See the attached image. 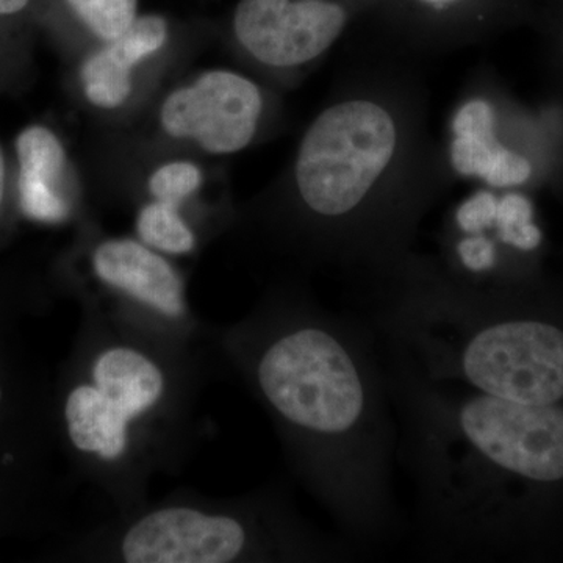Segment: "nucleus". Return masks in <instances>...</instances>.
Instances as JSON below:
<instances>
[{
  "mask_svg": "<svg viewBox=\"0 0 563 563\" xmlns=\"http://www.w3.org/2000/svg\"><path fill=\"white\" fill-rule=\"evenodd\" d=\"M209 343L218 368L268 415L292 476L335 532L366 555L398 539V422L365 318L333 312L287 280L239 320L211 324Z\"/></svg>",
  "mask_w": 563,
  "mask_h": 563,
  "instance_id": "1",
  "label": "nucleus"
},
{
  "mask_svg": "<svg viewBox=\"0 0 563 563\" xmlns=\"http://www.w3.org/2000/svg\"><path fill=\"white\" fill-rule=\"evenodd\" d=\"M413 58L380 46L355 63L252 210L258 233L301 269L355 284L390 272L454 184Z\"/></svg>",
  "mask_w": 563,
  "mask_h": 563,
  "instance_id": "2",
  "label": "nucleus"
},
{
  "mask_svg": "<svg viewBox=\"0 0 563 563\" xmlns=\"http://www.w3.org/2000/svg\"><path fill=\"white\" fill-rule=\"evenodd\" d=\"M383 357L396 455L412 484L415 554L439 562L550 554L563 539V404L507 401Z\"/></svg>",
  "mask_w": 563,
  "mask_h": 563,
  "instance_id": "3",
  "label": "nucleus"
},
{
  "mask_svg": "<svg viewBox=\"0 0 563 563\" xmlns=\"http://www.w3.org/2000/svg\"><path fill=\"white\" fill-rule=\"evenodd\" d=\"M210 343L177 344L84 309L63 377L58 422L84 485L111 514L150 501L202 435L199 402L217 369Z\"/></svg>",
  "mask_w": 563,
  "mask_h": 563,
  "instance_id": "4",
  "label": "nucleus"
},
{
  "mask_svg": "<svg viewBox=\"0 0 563 563\" xmlns=\"http://www.w3.org/2000/svg\"><path fill=\"white\" fill-rule=\"evenodd\" d=\"M383 351L435 380L533 406L563 404V282L481 287L413 251L358 285Z\"/></svg>",
  "mask_w": 563,
  "mask_h": 563,
  "instance_id": "5",
  "label": "nucleus"
},
{
  "mask_svg": "<svg viewBox=\"0 0 563 563\" xmlns=\"http://www.w3.org/2000/svg\"><path fill=\"white\" fill-rule=\"evenodd\" d=\"M66 558L84 563H342L368 558L301 512L284 483L233 496L169 493L84 526Z\"/></svg>",
  "mask_w": 563,
  "mask_h": 563,
  "instance_id": "6",
  "label": "nucleus"
},
{
  "mask_svg": "<svg viewBox=\"0 0 563 563\" xmlns=\"http://www.w3.org/2000/svg\"><path fill=\"white\" fill-rule=\"evenodd\" d=\"M454 180L554 196L563 179V107L518 98L481 66L463 85L442 141Z\"/></svg>",
  "mask_w": 563,
  "mask_h": 563,
  "instance_id": "7",
  "label": "nucleus"
},
{
  "mask_svg": "<svg viewBox=\"0 0 563 563\" xmlns=\"http://www.w3.org/2000/svg\"><path fill=\"white\" fill-rule=\"evenodd\" d=\"M77 285L81 309L168 342L209 343L211 324L192 310L179 266L136 236H87Z\"/></svg>",
  "mask_w": 563,
  "mask_h": 563,
  "instance_id": "8",
  "label": "nucleus"
},
{
  "mask_svg": "<svg viewBox=\"0 0 563 563\" xmlns=\"http://www.w3.org/2000/svg\"><path fill=\"white\" fill-rule=\"evenodd\" d=\"M536 196L476 187L444 214L439 251L444 272L481 287H510L543 276L547 236Z\"/></svg>",
  "mask_w": 563,
  "mask_h": 563,
  "instance_id": "9",
  "label": "nucleus"
},
{
  "mask_svg": "<svg viewBox=\"0 0 563 563\" xmlns=\"http://www.w3.org/2000/svg\"><path fill=\"white\" fill-rule=\"evenodd\" d=\"M279 118L272 88L240 70L196 74L163 98L158 131L173 143L209 155L239 154L261 141Z\"/></svg>",
  "mask_w": 563,
  "mask_h": 563,
  "instance_id": "10",
  "label": "nucleus"
},
{
  "mask_svg": "<svg viewBox=\"0 0 563 563\" xmlns=\"http://www.w3.org/2000/svg\"><path fill=\"white\" fill-rule=\"evenodd\" d=\"M374 0H240L232 18L236 49L280 84L312 69Z\"/></svg>",
  "mask_w": 563,
  "mask_h": 563,
  "instance_id": "11",
  "label": "nucleus"
},
{
  "mask_svg": "<svg viewBox=\"0 0 563 563\" xmlns=\"http://www.w3.org/2000/svg\"><path fill=\"white\" fill-rule=\"evenodd\" d=\"M550 0H374L372 21L385 49L417 60L532 27Z\"/></svg>",
  "mask_w": 563,
  "mask_h": 563,
  "instance_id": "12",
  "label": "nucleus"
},
{
  "mask_svg": "<svg viewBox=\"0 0 563 563\" xmlns=\"http://www.w3.org/2000/svg\"><path fill=\"white\" fill-rule=\"evenodd\" d=\"M168 41V21L144 14L120 38L87 52L79 66L85 101L103 113L124 109L135 95L140 70L165 51Z\"/></svg>",
  "mask_w": 563,
  "mask_h": 563,
  "instance_id": "13",
  "label": "nucleus"
},
{
  "mask_svg": "<svg viewBox=\"0 0 563 563\" xmlns=\"http://www.w3.org/2000/svg\"><path fill=\"white\" fill-rule=\"evenodd\" d=\"M18 198L24 217L43 224H63L76 213L68 154L51 129L32 125L16 140Z\"/></svg>",
  "mask_w": 563,
  "mask_h": 563,
  "instance_id": "14",
  "label": "nucleus"
},
{
  "mask_svg": "<svg viewBox=\"0 0 563 563\" xmlns=\"http://www.w3.org/2000/svg\"><path fill=\"white\" fill-rule=\"evenodd\" d=\"M135 236L172 258L190 257L201 247V232L190 213L151 199L136 210Z\"/></svg>",
  "mask_w": 563,
  "mask_h": 563,
  "instance_id": "15",
  "label": "nucleus"
},
{
  "mask_svg": "<svg viewBox=\"0 0 563 563\" xmlns=\"http://www.w3.org/2000/svg\"><path fill=\"white\" fill-rule=\"evenodd\" d=\"M203 184L206 176L199 163L190 158H172L152 169L146 181V195L151 201L179 207L192 217L190 209Z\"/></svg>",
  "mask_w": 563,
  "mask_h": 563,
  "instance_id": "16",
  "label": "nucleus"
},
{
  "mask_svg": "<svg viewBox=\"0 0 563 563\" xmlns=\"http://www.w3.org/2000/svg\"><path fill=\"white\" fill-rule=\"evenodd\" d=\"M98 44L120 38L139 18V0H66Z\"/></svg>",
  "mask_w": 563,
  "mask_h": 563,
  "instance_id": "17",
  "label": "nucleus"
},
{
  "mask_svg": "<svg viewBox=\"0 0 563 563\" xmlns=\"http://www.w3.org/2000/svg\"><path fill=\"white\" fill-rule=\"evenodd\" d=\"M533 29L547 96L563 107V0H550Z\"/></svg>",
  "mask_w": 563,
  "mask_h": 563,
  "instance_id": "18",
  "label": "nucleus"
},
{
  "mask_svg": "<svg viewBox=\"0 0 563 563\" xmlns=\"http://www.w3.org/2000/svg\"><path fill=\"white\" fill-rule=\"evenodd\" d=\"M29 0H0V14L20 13L27 7Z\"/></svg>",
  "mask_w": 563,
  "mask_h": 563,
  "instance_id": "19",
  "label": "nucleus"
},
{
  "mask_svg": "<svg viewBox=\"0 0 563 563\" xmlns=\"http://www.w3.org/2000/svg\"><path fill=\"white\" fill-rule=\"evenodd\" d=\"M5 158L0 150V207H2L3 196H5Z\"/></svg>",
  "mask_w": 563,
  "mask_h": 563,
  "instance_id": "20",
  "label": "nucleus"
},
{
  "mask_svg": "<svg viewBox=\"0 0 563 563\" xmlns=\"http://www.w3.org/2000/svg\"><path fill=\"white\" fill-rule=\"evenodd\" d=\"M7 398H9V391H7V385L3 383L2 377H0V412L5 409Z\"/></svg>",
  "mask_w": 563,
  "mask_h": 563,
  "instance_id": "21",
  "label": "nucleus"
},
{
  "mask_svg": "<svg viewBox=\"0 0 563 563\" xmlns=\"http://www.w3.org/2000/svg\"><path fill=\"white\" fill-rule=\"evenodd\" d=\"M555 198H558V201L561 202V206L563 207V179L561 181V185H559L558 191L554 192Z\"/></svg>",
  "mask_w": 563,
  "mask_h": 563,
  "instance_id": "22",
  "label": "nucleus"
}]
</instances>
